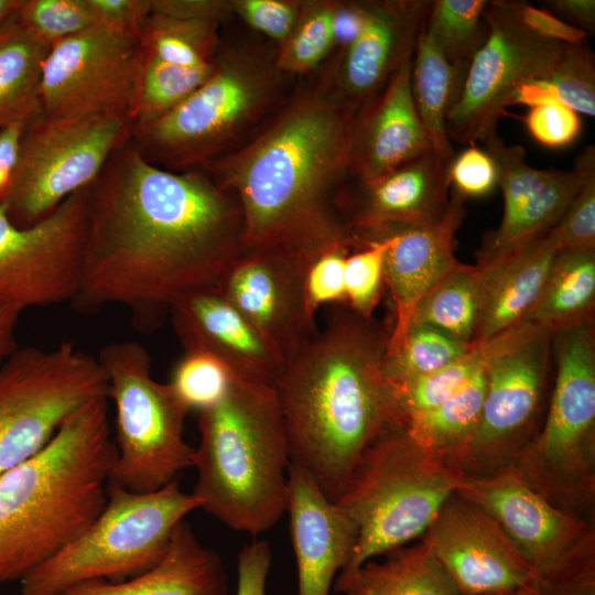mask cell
Masks as SVG:
<instances>
[{
  "mask_svg": "<svg viewBox=\"0 0 595 595\" xmlns=\"http://www.w3.org/2000/svg\"><path fill=\"white\" fill-rule=\"evenodd\" d=\"M338 6L332 1L302 4L298 22L274 61L278 72L305 73L325 58L336 43L335 17Z\"/></svg>",
  "mask_w": 595,
  "mask_h": 595,
  "instance_id": "40",
  "label": "cell"
},
{
  "mask_svg": "<svg viewBox=\"0 0 595 595\" xmlns=\"http://www.w3.org/2000/svg\"><path fill=\"white\" fill-rule=\"evenodd\" d=\"M505 595H538V592L536 588V582L531 585L518 588Z\"/></svg>",
  "mask_w": 595,
  "mask_h": 595,
  "instance_id": "60",
  "label": "cell"
},
{
  "mask_svg": "<svg viewBox=\"0 0 595 595\" xmlns=\"http://www.w3.org/2000/svg\"><path fill=\"white\" fill-rule=\"evenodd\" d=\"M97 23L126 32L139 39L150 14L149 0H87Z\"/></svg>",
  "mask_w": 595,
  "mask_h": 595,
  "instance_id": "53",
  "label": "cell"
},
{
  "mask_svg": "<svg viewBox=\"0 0 595 595\" xmlns=\"http://www.w3.org/2000/svg\"><path fill=\"white\" fill-rule=\"evenodd\" d=\"M108 398L97 357L63 342L18 348L0 365V475L40 452L90 400Z\"/></svg>",
  "mask_w": 595,
  "mask_h": 595,
  "instance_id": "11",
  "label": "cell"
},
{
  "mask_svg": "<svg viewBox=\"0 0 595 595\" xmlns=\"http://www.w3.org/2000/svg\"><path fill=\"white\" fill-rule=\"evenodd\" d=\"M231 6L252 29L281 43L293 31L302 9L300 2L285 0H237Z\"/></svg>",
  "mask_w": 595,
  "mask_h": 595,
  "instance_id": "50",
  "label": "cell"
},
{
  "mask_svg": "<svg viewBox=\"0 0 595 595\" xmlns=\"http://www.w3.org/2000/svg\"><path fill=\"white\" fill-rule=\"evenodd\" d=\"M538 595H595V530L537 576Z\"/></svg>",
  "mask_w": 595,
  "mask_h": 595,
  "instance_id": "46",
  "label": "cell"
},
{
  "mask_svg": "<svg viewBox=\"0 0 595 595\" xmlns=\"http://www.w3.org/2000/svg\"><path fill=\"white\" fill-rule=\"evenodd\" d=\"M595 305V250H560L523 322L553 335L589 324Z\"/></svg>",
  "mask_w": 595,
  "mask_h": 595,
  "instance_id": "30",
  "label": "cell"
},
{
  "mask_svg": "<svg viewBox=\"0 0 595 595\" xmlns=\"http://www.w3.org/2000/svg\"><path fill=\"white\" fill-rule=\"evenodd\" d=\"M386 340L371 318L331 304L324 327L285 363L274 385L290 463L333 501L363 454L402 430L383 374Z\"/></svg>",
  "mask_w": 595,
  "mask_h": 595,
  "instance_id": "2",
  "label": "cell"
},
{
  "mask_svg": "<svg viewBox=\"0 0 595 595\" xmlns=\"http://www.w3.org/2000/svg\"><path fill=\"white\" fill-rule=\"evenodd\" d=\"M538 329L522 322L485 343L475 344L464 356L436 371L390 385L402 429L408 419L444 402L498 353Z\"/></svg>",
  "mask_w": 595,
  "mask_h": 595,
  "instance_id": "33",
  "label": "cell"
},
{
  "mask_svg": "<svg viewBox=\"0 0 595 595\" xmlns=\"http://www.w3.org/2000/svg\"><path fill=\"white\" fill-rule=\"evenodd\" d=\"M88 187L30 226L15 225L0 204V301L21 311L73 301L82 273Z\"/></svg>",
  "mask_w": 595,
  "mask_h": 595,
  "instance_id": "15",
  "label": "cell"
},
{
  "mask_svg": "<svg viewBox=\"0 0 595 595\" xmlns=\"http://www.w3.org/2000/svg\"><path fill=\"white\" fill-rule=\"evenodd\" d=\"M128 112L33 118L23 132L17 165L0 194L10 219L30 226L76 192L90 186L111 155L131 140Z\"/></svg>",
  "mask_w": 595,
  "mask_h": 595,
  "instance_id": "10",
  "label": "cell"
},
{
  "mask_svg": "<svg viewBox=\"0 0 595 595\" xmlns=\"http://www.w3.org/2000/svg\"><path fill=\"white\" fill-rule=\"evenodd\" d=\"M228 580L219 555L206 548L191 524L182 521L162 560L120 582L93 580L57 595H227Z\"/></svg>",
  "mask_w": 595,
  "mask_h": 595,
  "instance_id": "27",
  "label": "cell"
},
{
  "mask_svg": "<svg viewBox=\"0 0 595 595\" xmlns=\"http://www.w3.org/2000/svg\"><path fill=\"white\" fill-rule=\"evenodd\" d=\"M591 325L555 333L558 371L544 425L511 463L548 501L588 520L595 505V346Z\"/></svg>",
  "mask_w": 595,
  "mask_h": 595,
  "instance_id": "8",
  "label": "cell"
},
{
  "mask_svg": "<svg viewBox=\"0 0 595 595\" xmlns=\"http://www.w3.org/2000/svg\"><path fill=\"white\" fill-rule=\"evenodd\" d=\"M278 72L245 55L217 57L210 76L175 108L132 140L150 160L175 165L207 159L268 102Z\"/></svg>",
  "mask_w": 595,
  "mask_h": 595,
  "instance_id": "12",
  "label": "cell"
},
{
  "mask_svg": "<svg viewBox=\"0 0 595 595\" xmlns=\"http://www.w3.org/2000/svg\"><path fill=\"white\" fill-rule=\"evenodd\" d=\"M216 63L217 58L205 66L186 68L163 63L142 52L130 111L133 132L153 123L187 98L210 76Z\"/></svg>",
  "mask_w": 595,
  "mask_h": 595,
  "instance_id": "37",
  "label": "cell"
},
{
  "mask_svg": "<svg viewBox=\"0 0 595 595\" xmlns=\"http://www.w3.org/2000/svg\"><path fill=\"white\" fill-rule=\"evenodd\" d=\"M23 0H0V26L13 18Z\"/></svg>",
  "mask_w": 595,
  "mask_h": 595,
  "instance_id": "59",
  "label": "cell"
},
{
  "mask_svg": "<svg viewBox=\"0 0 595 595\" xmlns=\"http://www.w3.org/2000/svg\"><path fill=\"white\" fill-rule=\"evenodd\" d=\"M465 215L464 198L453 192L448 209L440 221L426 226H393L374 231L390 237L385 262V284L389 288L392 301L393 324L387 334L385 356L400 348L424 296L461 263L454 256L453 244Z\"/></svg>",
  "mask_w": 595,
  "mask_h": 595,
  "instance_id": "22",
  "label": "cell"
},
{
  "mask_svg": "<svg viewBox=\"0 0 595 595\" xmlns=\"http://www.w3.org/2000/svg\"><path fill=\"white\" fill-rule=\"evenodd\" d=\"M290 536L298 572V595H328L348 564L357 529L314 479L290 463L288 500Z\"/></svg>",
  "mask_w": 595,
  "mask_h": 595,
  "instance_id": "24",
  "label": "cell"
},
{
  "mask_svg": "<svg viewBox=\"0 0 595 595\" xmlns=\"http://www.w3.org/2000/svg\"><path fill=\"white\" fill-rule=\"evenodd\" d=\"M355 239L332 242L322 248L310 262L304 278V293L310 313L316 316L322 305L345 303V261Z\"/></svg>",
  "mask_w": 595,
  "mask_h": 595,
  "instance_id": "45",
  "label": "cell"
},
{
  "mask_svg": "<svg viewBox=\"0 0 595 595\" xmlns=\"http://www.w3.org/2000/svg\"><path fill=\"white\" fill-rule=\"evenodd\" d=\"M464 475L455 457L423 448L402 430L377 440L334 500L357 529L340 573L421 538Z\"/></svg>",
  "mask_w": 595,
  "mask_h": 595,
  "instance_id": "6",
  "label": "cell"
},
{
  "mask_svg": "<svg viewBox=\"0 0 595 595\" xmlns=\"http://www.w3.org/2000/svg\"><path fill=\"white\" fill-rule=\"evenodd\" d=\"M456 494L498 522L537 576L595 530L591 520L548 501L511 464L483 475L465 473Z\"/></svg>",
  "mask_w": 595,
  "mask_h": 595,
  "instance_id": "20",
  "label": "cell"
},
{
  "mask_svg": "<svg viewBox=\"0 0 595 595\" xmlns=\"http://www.w3.org/2000/svg\"><path fill=\"white\" fill-rule=\"evenodd\" d=\"M234 379L229 368L213 354L184 348L167 383L188 411L201 412L219 402Z\"/></svg>",
  "mask_w": 595,
  "mask_h": 595,
  "instance_id": "41",
  "label": "cell"
},
{
  "mask_svg": "<svg viewBox=\"0 0 595 595\" xmlns=\"http://www.w3.org/2000/svg\"><path fill=\"white\" fill-rule=\"evenodd\" d=\"M178 478L150 493H134L109 480L107 501L74 541L21 581V595H57L83 582H120L137 576L165 555L176 527L196 509Z\"/></svg>",
  "mask_w": 595,
  "mask_h": 595,
  "instance_id": "7",
  "label": "cell"
},
{
  "mask_svg": "<svg viewBox=\"0 0 595 595\" xmlns=\"http://www.w3.org/2000/svg\"><path fill=\"white\" fill-rule=\"evenodd\" d=\"M192 467L201 509L232 530L258 536L285 513L290 453L273 387L234 379L199 412Z\"/></svg>",
  "mask_w": 595,
  "mask_h": 595,
  "instance_id": "5",
  "label": "cell"
},
{
  "mask_svg": "<svg viewBox=\"0 0 595 595\" xmlns=\"http://www.w3.org/2000/svg\"><path fill=\"white\" fill-rule=\"evenodd\" d=\"M549 234L560 250H595V169Z\"/></svg>",
  "mask_w": 595,
  "mask_h": 595,
  "instance_id": "47",
  "label": "cell"
},
{
  "mask_svg": "<svg viewBox=\"0 0 595 595\" xmlns=\"http://www.w3.org/2000/svg\"><path fill=\"white\" fill-rule=\"evenodd\" d=\"M420 541L461 595H502L537 580L534 570L498 522L456 493Z\"/></svg>",
  "mask_w": 595,
  "mask_h": 595,
  "instance_id": "18",
  "label": "cell"
},
{
  "mask_svg": "<svg viewBox=\"0 0 595 595\" xmlns=\"http://www.w3.org/2000/svg\"><path fill=\"white\" fill-rule=\"evenodd\" d=\"M560 101L554 88L544 79H532L521 84L515 91L510 106L523 105L531 108Z\"/></svg>",
  "mask_w": 595,
  "mask_h": 595,
  "instance_id": "57",
  "label": "cell"
},
{
  "mask_svg": "<svg viewBox=\"0 0 595 595\" xmlns=\"http://www.w3.org/2000/svg\"><path fill=\"white\" fill-rule=\"evenodd\" d=\"M448 175L454 193L463 198L486 196L498 186L495 161L477 144L467 145L454 155Z\"/></svg>",
  "mask_w": 595,
  "mask_h": 595,
  "instance_id": "49",
  "label": "cell"
},
{
  "mask_svg": "<svg viewBox=\"0 0 595 595\" xmlns=\"http://www.w3.org/2000/svg\"><path fill=\"white\" fill-rule=\"evenodd\" d=\"M452 160L429 151L371 181L359 182L348 204L346 226L360 236L393 226L440 221L451 202Z\"/></svg>",
  "mask_w": 595,
  "mask_h": 595,
  "instance_id": "25",
  "label": "cell"
},
{
  "mask_svg": "<svg viewBox=\"0 0 595 595\" xmlns=\"http://www.w3.org/2000/svg\"><path fill=\"white\" fill-rule=\"evenodd\" d=\"M271 559V548L266 540H255L240 550L236 595H266Z\"/></svg>",
  "mask_w": 595,
  "mask_h": 595,
  "instance_id": "52",
  "label": "cell"
},
{
  "mask_svg": "<svg viewBox=\"0 0 595 595\" xmlns=\"http://www.w3.org/2000/svg\"><path fill=\"white\" fill-rule=\"evenodd\" d=\"M149 3L151 13L217 24L229 13H232L231 1L149 0Z\"/></svg>",
  "mask_w": 595,
  "mask_h": 595,
  "instance_id": "54",
  "label": "cell"
},
{
  "mask_svg": "<svg viewBox=\"0 0 595 595\" xmlns=\"http://www.w3.org/2000/svg\"><path fill=\"white\" fill-rule=\"evenodd\" d=\"M15 19L47 50L97 23L87 0H23Z\"/></svg>",
  "mask_w": 595,
  "mask_h": 595,
  "instance_id": "43",
  "label": "cell"
},
{
  "mask_svg": "<svg viewBox=\"0 0 595 595\" xmlns=\"http://www.w3.org/2000/svg\"><path fill=\"white\" fill-rule=\"evenodd\" d=\"M515 19L534 34L564 44L585 42L587 34L555 13L523 1L502 0Z\"/></svg>",
  "mask_w": 595,
  "mask_h": 595,
  "instance_id": "51",
  "label": "cell"
},
{
  "mask_svg": "<svg viewBox=\"0 0 595 595\" xmlns=\"http://www.w3.org/2000/svg\"><path fill=\"white\" fill-rule=\"evenodd\" d=\"M483 143L495 161L504 197L501 221L478 252V261H490L556 225L588 172L595 169V151L588 147L580 153L573 170H539L528 164L522 147L508 144L496 133Z\"/></svg>",
  "mask_w": 595,
  "mask_h": 595,
  "instance_id": "19",
  "label": "cell"
},
{
  "mask_svg": "<svg viewBox=\"0 0 595 595\" xmlns=\"http://www.w3.org/2000/svg\"><path fill=\"white\" fill-rule=\"evenodd\" d=\"M487 365L444 402L408 419L402 431L423 448L453 456L458 462L479 423Z\"/></svg>",
  "mask_w": 595,
  "mask_h": 595,
  "instance_id": "35",
  "label": "cell"
},
{
  "mask_svg": "<svg viewBox=\"0 0 595 595\" xmlns=\"http://www.w3.org/2000/svg\"><path fill=\"white\" fill-rule=\"evenodd\" d=\"M547 80L578 115L595 116V58L586 42L564 44Z\"/></svg>",
  "mask_w": 595,
  "mask_h": 595,
  "instance_id": "44",
  "label": "cell"
},
{
  "mask_svg": "<svg viewBox=\"0 0 595 595\" xmlns=\"http://www.w3.org/2000/svg\"><path fill=\"white\" fill-rule=\"evenodd\" d=\"M97 358L116 408L110 482L134 493L158 490L192 467L194 447L184 439L190 411L169 383L152 378L150 355L137 340L111 342Z\"/></svg>",
  "mask_w": 595,
  "mask_h": 595,
  "instance_id": "9",
  "label": "cell"
},
{
  "mask_svg": "<svg viewBox=\"0 0 595 595\" xmlns=\"http://www.w3.org/2000/svg\"><path fill=\"white\" fill-rule=\"evenodd\" d=\"M361 109L336 88L307 94L219 163L216 182L240 205L245 247H315L350 236L329 198L349 172Z\"/></svg>",
  "mask_w": 595,
  "mask_h": 595,
  "instance_id": "3",
  "label": "cell"
},
{
  "mask_svg": "<svg viewBox=\"0 0 595 595\" xmlns=\"http://www.w3.org/2000/svg\"><path fill=\"white\" fill-rule=\"evenodd\" d=\"M21 310L0 301V365L18 348L15 329Z\"/></svg>",
  "mask_w": 595,
  "mask_h": 595,
  "instance_id": "58",
  "label": "cell"
},
{
  "mask_svg": "<svg viewBox=\"0 0 595 595\" xmlns=\"http://www.w3.org/2000/svg\"><path fill=\"white\" fill-rule=\"evenodd\" d=\"M29 122H14L0 130V194L14 172L20 143Z\"/></svg>",
  "mask_w": 595,
  "mask_h": 595,
  "instance_id": "55",
  "label": "cell"
},
{
  "mask_svg": "<svg viewBox=\"0 0 595 595\" xmlns=\"http://www.w3.org/2000/svg\"><path fill=\"white\" fill-rule=\"evenodd\" d=\"M487 295L484 267L459 263L444 275L418 305L411 325L436 327L456 339L475 344Z\"/></svg>",
  "mask_w": 595,
  "mask_h": 595,
  "instance_id": "32",
  "label": "cell"
},
{
  "mask_svg": "<svg viewBox=\"0 0 595 595\" xmlns=\"http://www.w3.org/2000/svg\"><path fill=\"white\" fill-rule=\"evenodd\" d=\"M559 251L548 231L498 259L477 262L485 270L487 295L475 344L523 322L538 301Z\"/></svg>",
  "mask_w": 595,
  "mask_h": 595,
  "instance_id": "28",
  "label": "cell"
},
{
  "mask_svg": "<svg viewBox=\"0 0 595 595\" xmlns=\"http://www.w3.org/2000/svg\"><path fill=\"white\" fill-rule=\"evenodd\" d=\"M339 573L334 589L343 595H461L428 547L419 541Z\"/></svg>",
  "mask_w": 595,
  "mask_h": 595,
  "instance_id": "29",
  "label": "cell"
},
{
  "mask_svg": "<svg viewBox=\"0 0 595 595\" xmlns=\"http://www.w3.org/2000/svg\"><path fill=\"white\" fill-rule=\"evenodd\" d=\"M412 60L404 63L359 113L349 172L371 181L429 151L411 91Z\"/></svg>",
  "mask_w": 595,
  "mask_h": 595,
  "instance_id": "26",
  "label": "cell"
},
{
  "mask_svg": "<svg viewBox=\"0 0 595 595\" xmlns=\"http://www.w3.org/2000/svg\"><path fill=\"white\" fill-rule=\"evenodd\" d=\"M324 247L283 242L245 247L216 284L284 365L318 331L306 305L304 278Z\"/></svg>",
  "mask_w": 595,
  "mask_h": 595,
  "instance_id": "16",
  "label": "cell"
},
{
  "mask_svg": "<svg viewBox=\"0 0 595 595\" xmlns=\"http://www.w3.org/2000/svg\"><path fill=\"white\" fill-rule=\"evenodd\" d=\"M474 346L436 327L412 325L400 348L385 356L383 374L389 385L421 377L451 364Z\"/></svg>",
  "mask_w": 595,
  "mask_h": 595,
  "instance_id": "39",
  "label": "cell"
},
{
  "mask_svg": "<svg viewBox=\"0 0 595 595\" xmlns=\"http://www.w3.org/2000/svg\"><path fill=\"white\" fill-rule=\"evenodd\" d=\"M244 248V216L232 193L201 173L160 167L131 138L88 187L71 305L82 313L121 305L133 327L149 333L174 302L216 288Z\"/></svg>",
  "mask_w": 595,
  "mask_h": 595,
  "instance_id": "1",
  "label": "cell"
},
{
  "mask_svg": "<svg viewBox=\"0 0 595 595\" xmlns=\"http://www.w3.org/2000/svg\"><path fill=\"white\" fill-rule=\"evenodd\" d=\"M502 595H505V594H502Z\"/></svg>",
  "mask_w": 595,
  "mask_h": 595,
  "instance_id": "61",
  "label": "cell"
},
{
  "mask_svg": "<svg viewBox=\"0 0 595 595\" xmlns=\"http://www.w3.org/2000/svg\"><path fill=\"white\" fill-rule=\"evenodd\" d=\"M141 61L138 37L101 23L58 42L43 61L40 115L131 116Z\"/></svg>",
  "mask_w": 595,
  "mask_h": 595,
  "instance_id": "14",
  "label": "cell"
},
{
  "mask_svg": "<svg viewBox=\"0 0 595 595\" xmlns=\"http://www.w3.org/2000/svg\"><path fill=\"white\" fill-rule=\"evenodd\" d=\"M169 315L183 348L213 354L236 379L274 388L284 364L216 288L181 298L172 304Z\"/></svg>",
  "mask_w": 595,
  "mask_h": 595,
  "instance_id": "23",
  "label": "cell"
},
{
  "mask_svg": "<svg viewBox=\"0 0 595 595\" xmlns=\"http://www.w3.org/2000/svg\"><path fill=\"white\" fill-rule=\"evenodd\" d=\"M552 333L538 329L487 365V388L476 431L458 457L466 474L510 465L529 441L544 387Z\"/></svg>",
  "mask_w": 595,
  "mask_h": 595,
  "instance_id": "17",
  "label": "cell"
},
{
  "mask_svg": "<svg viewBox=\"0 0 595 595\" xmlns=\"http://www.w3.org/2000/svg\"><path fill=\"white\" fill-rule=\"evenodd\" d=\"M117 458L107 398L73 412L35 455L0 475V585L22 581L100 515Z\"/></svg>",
  "mask_w": 595,
  "mask_h": 595,
  "instance_id": "4",
  "label": "cell"
},
{
  "mask_svg": "<svg viewBox=\"0 0 595 595\" xmlns=\"http://www.w3.org/2000/svg\"><path fill=\"white\" fill-rule=\"evenodd\" d=\"M484 17L487 36L467 65L446 119L450 140L464 145L495 134L517 88L547 79L564 46L524 28L502 0L488 1Z\"/></svg>",
  "mask_w": 595,
  "mask_h": 595,
  "instance_id": "13",
  "label": "cell"
},
{
  "mask_svg": "<svg viewBox=\"0 0 595 595\" xmlns=\"http://www.w3.org/2000/svg\"><path fill=\"white\" fill-rule=\"evenodd\" d=\"M553 12L576 23L586 34L595 32L594 0H552L547 2Z\"/></svg>",
  "mask_w": 595,
  "mask_h": 595,
  "instance_id": "56",
  "label": "cell"
},
{
  "mask_svg": "<svg viewBox=\"0 0 595 595\" xmlns=\"http://www.w3.org/2000/svg\"><path fill=\"white\" fill-rule=\"evenodd\" d=\"M47 51L24 32L15 15L0 26V130L40 115L41 71Z\"/></svg>",
  "mask_w": 595,
  "mask_h": 595,
  "instance_id": "34",
  "label": "cell"
},
{
  "mask_svg": "<svg viewBox=\"0 0 595 595\" xmlns=\"http://www.w3.org/2000/svg\"><path fill=\"white\" fill-rule=\"evenodd\" d=\"M431 4L430 0L360 3L359 29L344 45L336 71L338 93L359 107L375 98L413 58Z\"/></svg>",
  "mask_w": 595,
  "mask_h": 595,
  "instance_id": "21",
  "label": "cell"
},
{
  "mask_svg": "<svg viewBox=\"0 0 595 595\" xmlns=\"http://www.w3.org/2000/svg\"><path fill=\"white\" fill-rule=\"evenodd\" d=\"M361 247L345 261V304L363 317L371 318L385 284L386 253L390 237L385 232L360 236Z\"/></svg>",
  "mask_w": 595,
  "mask_h": 595,
  "instance_id": "42",
  "label": "cell"
},
{
  "mask_svg": "<svg viewBox=\"0 0 595 595\" xmlns=\"http://www.w3.org/2000/svg\"><path fill=\"white\" fill-rule=\"evenodd\" d=\"M486 0H433L424 32L454 66L467 67L488 28Z\"/></svg>",
  "mask_w": 595,
  "mask_h": 595,
  "instance_id": "38",
  "label": "cell"
},
{
  "mask_svg": "<svg viewBox=\"0 0 595 595\" xmlns=\"http://www.w3.org/2000/svg\"><path fill=\"white\" fill-rule=\"evenodd\" d=\"M217 23L151 13L139 35L143 53L170 65L195 68L218 55Z\"/></svg>",
  "mask_w": 595,
  "mask_h": 595,
  "instance_id": "36",
  "label": "cell"
},
{
  "mask_svg": "<svg viewBox=\"0 0 595 595\" xmlns=\"http://www.w3.org/2000/svg\"><path fill=\"white\" fill-rule=\"evenodd\" d=\"M523 122L538 143L551 149L569 147L582 132L580 115L561 101L529 109Z\"/></svg>",
  "mask_w": 595,
  "mask_h": 595,
  "instance_id": "48",
  "label": "cell"
},
{
  "mask_svg": "<svg viewBox=\"0 0 595 595\" xmlns=\"http://www.w3.org/2000/svg\"><path fill=\"white\" fill-rule=\"evenodd\" d=\"M467 67L452 65L425 32L419 37L411 69V91L431 149L452 160L455 151L446 131Z\"/></svg>",
  "mask_w": 595,
  "mask_h": 595,
  "instance_id": "31",
  "label": "cell"
}]
</instances>
